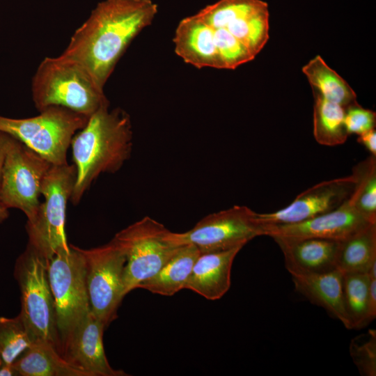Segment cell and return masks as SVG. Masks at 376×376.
<instances>
[{"instance_id": "cell-1", "label": "cell", "mask_w": 376, "mask_h": 376, "mask_svg": "<svg viewBox=\"0 0 376 376\" xmlns=\"http://www.w3.org/2000/svg\"><path fill=\"white\" fill-rule=\"evenodd\" d=\"M157 12L152 0H104L75 31L61 54L81 64L104 88L128 45Z\"/></svg>"}, {"instance_id": "cell-2", "label": "cell", "mask_w": 376, "mask_h": 376, "mask_svg": "<svg viewBox=\"0 0 376 376\" xmlns=\"http://www.w3.org/2000/svg\"><path fill=\"white\" fill-rule=\"evenodd\" d=\"M133 132L130 115L120 108L104 106L92 114L73 136L70 146L76 178L70 198L77 205L102 173H114L129 159Z\"/></svg>"}, {"instance_id": "cell-3", "label": "cell", "mask_w": 376, "mask_h": 376, "mask_svg": "<svg viewBox=\"0 0 376 376\" xmlns=\"http://www.w3.org/2000/svg\"><path fill=\"white\" fill-rule=\"evenodd\" d=\"M31 86L38 111L49 107H61L90 117L109 105L104 88L87 70L63 54L45 58L32 77Z\"/></svg>"}, {"instance_id": "cell-4", "label": "cell", "mask_w": 376, "mask_h": 376, "mask_svg": "<svg viewBox=\"0 0 376 376\" xmlns=\"http://www.w3.org/2000/svg\"><path fill=\"white\" fill-rule=\"evenodd\" d=\"M47 267L48 260L29 244L17 259L14 276L21 293L19 314L34 342L48 343L59 353L55 304Z\"/></svg>"}, {"instance_id": "cell-5", "label": "cell", "mask_w": 376, "mask_h": 376, "mask_svg": "<svg viewBox=\"0 0 376 376\" xmlns=\"http://www.w3.org/2000/svg\"><path fill=\"white\" fill-rule=\"evenodd\" d=\"M39 112L26 118L0 116V131L19 140L52 165L68 164L71 141L89 117L61 107H49Z\"/></svg>"}, {"instance_id": "cell-6", "label": "cell", "mask_w": 376, "mask_h": 376, "mask_svg": "<svg viewBox=\"0 0 376 376\" xmlns=\"http://www.w3.org/2000/svg\"><path fill=\"white\" fill-rule=\"evenodd\" d=\"M75 178L74 164L52 165L40 188L44 201L33 219L26 223L28 244L47 260L60 251L70 249L65 234L66 207Z\"/></svg>"}, {"instance_id": "cell-7", "label": "cell", "mask_w": 376, "mask_h": 376, "mask_svg": "<svg viewBox=\"0 0 376 376\" xmlns=\"http://www.w3.org/2000/svg\"><path fill=\"white\" fill-rule=\"evenodd\" d=\"M48 260V276L54 297L59 354L74 331L91 311L85 263L79 248L70 244Z\"/></svg>"}, {"instance_id": "cell-8", "label": "cell", "mask_w": 376, "mask_h": 376, "mask_svg": "<svg viewBox=\"0 0 376 376\" xmlns=\"http://www.w3.org/2000/svg\"><path fill=\"white\" fill-rule=\"evenodd\" d=\"M168 230L155 219L145 217L117 233L113 240L123 251L125 295L154 276L175 254L179 246L168 240Z\"/></svg>"}, {"instance_id": "cell-9", "label": "cell", "mask_w": 376, "mask_h": 376, "mask_svg": "<svg viewBox=\"0 0 376 376\" xmlns=\"http://www.w3.org/2000/svg\"><path fill=\"white\" fill-rule=\"evenodd\" d=\"M52 164L10 136L0 180V200L22 210L31 221L40 205L42 182Z\"/></svg>"}, {"instance_id": "cell-10", "label": "cell", "mask_w": 376, "mask_h": 376, "mask_svg": "<svg viewBox=\"0 0 376 376\" xmlns=\"http://www.w3.org/2000/svg\"><path fill=\"white\" fill-rule=\"evenodd\" d=\"M79 250L84 259L91 311L106 329L117 318L125 296V253L113 239L102 246Z\"/></svg>"}, {"instance_id": "cell-11", "label": "cell", "mask_w": 376, "mask_h": 376, "mask_svg": "<svg viewBox=\"0 0 376 376\" xmlns=\"http://www.w3.org/2000/svg\"><path fill=\"white\" fill-rule=\"evenodd\" d=\"M256 213L246 206L235 205L207 215L186 232L169 231L168 240L175 246L192 244L200 253L243 247L263 235L264 226L258 221Z\"/></svg>"}, {"instance_id": "cell-12", "label": "cell", "mask_w": 376, "mask_h": 376, "mask_svg": "<svg viewBox=\"0 0 376 376\" xmlns=\"http://www.w3.org/2000/svg\"><path fill=\"white\" fill-rule=\"evenodd\" d=\"M357 177L332 179L316 184L298 195L283 209L270 213H256L263 226L301 222L330 212L345 201L353 192Z\"/></svg>"}, {"instance_id": "cell-13", "label": "cell", "mask_w": 376, "mask_h": 376, "mask_svg": "<svg viewBox=\"0 0 376 376\" xmlns=\"http://www.w3.org/2000/svg\"><path fill=\"white\" fill-rule=\"evenodd\" d=\"M373 224L358 210L352 193L336 209L312 219L296 224L265 226L263 235L342 241Z\"/></svg>"}, {"instance_id": "cell-14", "label": "cell", "mask_w": 376, "mask_h": 376, "mask_svg": "<svg viewBox=\"0 0 376 376\" xmlns=\"http://www.w3.org/2000/svg\"><path fill=\"white\" fill-rule=\"evenodd\" d=\"M103 324L91 311L72 333L61 355L88 376H126L109 364L104 348Z\"/></svg>"}, {"instance_id": "cell-15", "label": "cell", "mask_w": 376, "mask_h": 376, "mask_svg": "<svg viewBox=\"0 0 376 376\" xmlns=\"http://www.w3.org/2000/svg\"><path fill=\"white\" fill-rule=\"evenodd\" d=\"M272 238L283 254L288 272L323 273L337 269L340 241L316 237Z\"/></svg>"}, {"instance_id": "cell-16", "label": "cell", "mask_w": 376, "mask_h": 376, "mask_svg": "<svg viewBox=\"0 0 376 376\" xmlns=\"http://www.w3.org/2000/svg\"><path fill=\"white\" fill-rule=\"evenodd\" d=\"M242 248L237 246L224 251L200 253L185 289L209 300L221 298L230 288L232 265Z\"/></svg>"}, {"instance_id": "cell-17", "label": "cell", "mask_w": 376, "mask_h": 376, "mask_svg": "<svg viewBox=\"0 0 376 376\" xmlns=\"http://www.w3.org/2000/svg\"><path fill=\"white\" fill-rule=\"evenodd\" d=\"M289 273L297 292L311 302L326 309L347 329H352L344 305L342 272L336 269L323 273L297 271Z\"/></svg>"}, {"instance_id": "cell-18", "label": "cell", "mask_w": 376, "mask_h": 376, "mask_svg": "<svg viewBox=\"0 0 376 376\" xmlns=\"http://www.w3.org/2000/svg\"><path fill=\"white\" fill-rule=\"evenodd\" d=\"M199 254L198 249L192 244L180 245L162 268L154 276L139 283L137 288L163 296H173L185 289Z\"/></svg>"}, {"instance_id": "cell-19", "label": "cell", "mask_w": 376, "mask_h": 376, "mask_svg": "<svg viewBox=\"0 0 376 376\" xmlns=\"http://www.w3.org/2000/svg\"><path fill=\"white\" fill-rule=\"evenodd\" d=\"M20 376H88L69 363L49 343L34 342L13 363Z\"/></svg>"}, {"instance_id": "cell-20", "label": "cell", "mask_w": 376, "mask_h": 376, "mask_svg": "<svg viewBox=\"0 0 376 376\" xmlns=\"http://www.w3.org/2000/svg\"><path fill=\"white\" fill-rule=\"evenodd\" d=\"M376 263V224L340 241L337 269L343 274L367 273Z\"/></svg>"}, {"instance_id": "cell-21", "label": "cell", "mask_w": 376, "mask_h": 376, "mask_svg": "<svg viewBox=\"0 0 376 376\" xmlns=\"http://www.w3.org/2000/svg\"><path fill=\"white\" fill-rule=\"evenodd\" d=\"M313 90L345 109L357 102V95L347 82L319 55L302 68Z\"/></svg>"}, {"instance_id": "cell-22", "label": "cell", "mask_w": 376, "mask_h": 376, "mask_svg": "<svg viewBox=\"0 0 376 376\" xmlns=\"http://www.w3.org/2000/svg\"><path fill=\"white\" fill-rule=\"evenodd\" d=\"M313 135L321 145L334 146L343 144L347 139L344 118L345 109L327 100L313 91Z\"/></svg>"}, {"instance_id": "cell-23", "label": "cell", "mask_w": 376, "mask_h": 376, "mask_svg": "<svg viewBox=\"0 0 376 376\" xmlns=\"http://www.w3.org/2000/svg\"><path fill=\"white\" fill-rule=\"evenodd\" d=\"M369 283L367 273L343 274L344 305L352 329H360L371 321L368 306Z\"/></svg>"}, {"instance_id": "cell-24", "label": "cell", "mask_w": 376, "mask_h": 376, "mask_svg": "<svg viewBox=\"0 0 376 376\" xmlns=\"http://www.w3.org/2000/svg\"><path fill=\"white\" fill-rule=\"evenodd\" d=\"M33 343L19 314L0 317V365H13Z\"/></svg>"}, {"instance_id": "cell-25", "label": "cell", "mask_w": 376, "mask_h": 376, "mask_svg": "<svg viewBox=\"0 0 376 376\" xmlns=\"http://www.w3.org/2000/svg\"><path fill=\"white\" fill-rule=\"evenodd\" d=\"M357 181L352 192L358 210L371 223H376V159L370 155L353 169Z\"/></svg>"}, {"instance_id": "cell-26", "label": "cell", "mask_w": 376, "mask_h": 376, "mask_svg": "<svg viewBox=\"0 0 376 376\" xmlns=\"http://www.w3.org/2000/svg\"><path fill=\"white\" fill-rule=\"evenodd\" d=\"M350 354L361 374L376 375V333L370 330L366 335L356 337L350 344Z\"/></svg>"}, {"instance_id": "cell-27", "label": "cell", "mask_w": 376, "mask_h": 376, "mask_svg": "<svg viewBox=\"0 0 376 376\" xmlns=\"http://www.w3.org/2000/svg\"><path fill=\"white\" fill-rule=\"evenodd\" d=\"M375 122V112L361 107L357 102L345 109L344 123L348 134L361 135L373 130Z\"/></svg>"}, {"instance_id": "cell-28", "label": "cell", "mask_w": 376, "mask_h": 376, "mask_svg": "<svg viewBox=\"0 0 376 376\" xmlns=\"http://www.w3.org/2000/svg\"><path fill=\"white\" fill-rule=\"evenodd\" d=\"M357 141L376 157V131L375 129L359 135Z\"/></svg>"}, {"instance_id": "cell-29", "label": "cell", "mask_w": 376, "mask_h": 376, "mask_svg": "<svg viewBox=\"0 0 376 376\" xmlns=\"http://www.w3.org/2000/svg\"><path fill=\"white\" fill-rule=\"evenodd\" d=\"M368 306L369 316L372 321L376 316V277H369Z\"/></svg>"}, {"instance_id": "cell-30", "label": "cell", "mask_w": 376, "mask_h": 376, "mask_svg": "<svg viewBox=\"0 0 376 376\" xmlns=\"http://www.w3.org/2000/svg\"><path fill=\"white\" fill-rule=\"evenodd\" d=\"M9 139H10V135L0 131V180H1V170L3 167V164Z\"/></svg>"}, {"instance_id": "cell-31", "label": "cell", "mask_w": 376, "mask_h": 376, "mask_svg": "<svg viewBox=\"0 0 376 376\" xmlns=\"http://www.w3.org/2000/svg\"><path fill=\"white\" fill-rule=\"evenodd\" d=\"M13 365H0V376H17Z\"/></svg>"}, {"instance_id": "cell-32", "label": "cell", "mask_w": 376, "mask_h": 376, "mask_svg": "<svg viewBox=\"0 0 376 376\" xmlns=\"http://www.w3.org/2000/svg\"><path fill=\"white\" fill-rule=\"evenodd\" d=\"M9 216L8 209L0 200V223L4 221Z\"/></svg>"}]
</instances>
